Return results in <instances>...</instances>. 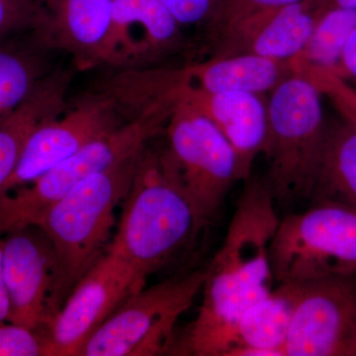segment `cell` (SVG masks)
<instances>
[{
  "instance_id": "cell-1",
  "label": "cell",
  "mask_w": 356,
  "mask_h": 356,
  "mask_svg": "<svg viewBox=\"0 0 356 356\" xmlns=\"http://www.w3.org/2000/svg\"><path fill=\"white\" fill-rule=\"evenodd\" d=\"M245 182L224 242L206 268L197 317L177 341V355H205L248 306L273 290L269 250L280 222L277 203L264 178Z\"/></svg>"
},
{
  "instance_id": "cell-2",
  "label": "cell",
  "mask_w": 356,
  "mask_h": 356,
  "mask_svg": "<svg viewBox=\"0 0 356 356\" xmlns=\"http://www.w3.org/2000/svg\"><path fill=\"white\" fill-rule=\"evenodd\" d=\"M122 203L116 233L107 250L127 261L145 280L200 229L168 149H143Z\"/></svg>"
},
{
  "instance_id": "cell-3",
  "label": "cell",
  "mask_w": 356,
  "mask_h": 356,
  "mask_svg": "<svg viewBox=\"0 0 356 356\" xmlns=\"http://www.w3.org/2000/svg\"><path fill=\"white\" fill-rule=\"evenodd\" d=\"M142 152L86 178L44 211L35 225L50 243L54 259L47 324L108 250L115 211L127 195Z\"/></svg>"
},
{
  "instance_id": "cell-4",
  "label": "cell",
  "mask_w": 356,
  "mask_h": 356,
  "mask_svg": "<svg viewBox=\"0 0 356 356\" xmlns=\"http://www.w3.org/2000/svg\"><path fill=\"white\" fill-rule=\"evenodd\" d=\"M322 97L296 72L269 95L264 179L276 203L311 200L327 128Z\"/></svg>"
},
{
  "instance_id": "cell-5",
  "label": "cell",
  "mask_w": 356,
  "mask_h": 356,
  "mask_svg": "<svg viewBox=\"0 0 356 356\" xmlns=\"http://www.w3.org/2000/svg\"><path fill=\"white\" fill-rule=\"evenodd\" d=\"M278 284L356 275V211L330 203L280 219L269 250Z\"/></svg>"
},
{
  "instance_id": "cell-6",
  "label": "cell",
  "mask_w": 356,
  "mask_h": 356,
  "mask_svg": "<svg viewBox=\"0 0 356 356\" xmlns=\"http://www.w3.org/2000/svg\"><path fill=\"white\" fill-rule=\"evenodd\" d=\"M168 120L165 115L137 117L93 140L31 184L0 196V234L35 226L44 211L86 178L143 151Z\"/></svg>"
},
{
  "instance_id": "cell-7",
  "label": "cell",
  "mask_w": 356,
  "mask_h": 356,
  "mask_svg": "<svg viewBox=\"0 0 356 356\" xmlns=\"http://www.w3.org/2000/svg\"><path fill=\"white\" fill-rule=\"evenodd\" d=\"M205 278L206 269L143 288L89 337L79 356H153L172 353L178 318L191 308Z\"/></svg>"
},
{
  "instance_id": "cell-8",
  "label": "cell",
  "mask_w": 356,
  "mask_h": 356,
  "mask_svg": "<svg viewBox=\"0 0 356 356\" xmlns=\"http://www.w3.org/2000/svg\"><path fill=\"white\" fill-rule=\"evenodd\" d=\"M168 151L181 178L199 228L215 219L234 182L238 159L228 140L202 114L177 103L166 122Z\"/></svg>"
},
{
  "instance_id": "cell-9",
  "label": "cell",
  "mask_w": 356,
  "mask_h": 356,
  "mask_svg": "<svg viewBox=\"0 0 356 356\" xmlns=\"http://www.w3.org/2000/svg\"><path fill=\"white\" fill-rule=\"evenodd\" d=\"M146 286L147 280L127 261L107 250L44 325L48 356H79L89 337Z\"/></svg>"
},
{
  "instance_id": "cell-10",
  "label": "cell",
  "mask_w": 356,
  "mask_h": 356,
  "mask_svg": "<svg viewBox=\"0 0 356 356\" xmlns=\"http://www.w3.org/2000/svg\"><path fill=\"white\" fill-rule=\"evenodd\" d=\"M299 286L285 356H356V275Z\"/></svg>"
},
{
  "instance_id": "cell-11",
  "label": "cell",
  "mask_w": 356,
  "mask_h": 356,
  "mask_svg": "<svg viewBox=\"0 0 356 356\" xmlns=\"http://www.w3.org/2000/svg\"><path fill=\"white\" fill-rule=\"evenodd\" d=\"M118 105L112 95L95 96L60 118L38 126L28 138L15 170L0 189V196L31 184L93 140L121 126Z\"/></svg>"
},
{
  "instance_id": "cell-12",
  "label": "cell",
  "mask_w": 356,
  "mask_h": 356,
  "mask_svg": "<svg viewBox=\"0 0 356 356\" xmlns=\"http://www.w3.org/2000/svg\"><path fill=\"white\" fill-rule=\"evenodd\" d=\"M3 247L4 278L9 300L7 322L30 329L48 322L54 281L50 243L36 226L9 232Z\"/></svg>"
},
{
  "instance_id": "cell-13",
  "label": "cell",
  "mask_w": 356,
  "mask_h": 356,
  "mask_svg": "<svg viewBox=\"0 0 356 356\" xmlns=\"http://www.w3.org/2000/svg\"><path fill=\"white\" fill-rule=\"evenodd\" d=\"M184 44L181 25L159 0H113L105 65L132 70Z\"/></svg>"
},
{
  "instance_id": "cell-14",
  "label": "cell",
  "mask_w": 356,
  "mask_h": 356,
  "mask_svg": "<svg viewBox=\"0 0 356 356\" xmlns=\"http://www.w3.org/2000/svg\"><path fill=\"white\" fill-rule=\"evenodd\" d=\"M173 104L182 103L209 119L229 140L238 159V180L252 177L255 159L264 151L267 135V102L243 91L209 92L184 81L170 93Z\"/></svg>"
},
{
  "instance_id": "cell-15",
  "label": "cell",
  "mask_w": 356,
  "mask_h": 356,
  "mask_svg": "<svg viewBox=\"0 0 356 356\" xmlns=\"http://www.w3.org/2000/svg\"><path fill=\"white\" fill-rule=\"evenodd\" d=\"M32 29L44 46L70 54L84 69L105 65L113 0H34Z\"/></svg>"
},
{
  "instance_id": "cell-16",
  "label": "cell",
  "mask_w": 356,
  "mask_h": 356,
  "mask_svg": "<svg viewBox=\"0 0 356 356\" xmlns=\"http://www.w3.org/2000/svg\"><path fill=\"white\" fill-rule=\"evenodd\" d=\"M318 19L317 0L254 14L220 32L216 56L254 54L280 60H292L303 50Z\"/></svg>"
},
{
  "instance_id": "cell-17",
  "label": "cell",
  "mask_w": 356,
  "mask_h": 356,
  "mask_svg": "<svg viewBox=\"0 0 356 356\" xmlns=\"http://www.w3.org/2000/svg\"><path fill=\"white\" fill-rule=\"evenodd\" d=\"M299 286L278 284L248 306L211 344L207 356H285Z\"/></svg>"
},
{
  "instance_id": "cell-18",
  "label": "cell",
  "mask_w": 356,
  "mask_h": 356,
  "mask_svg": "<svg viewBox=\"0 0 356 356\" xmlns=\"http://www.w3.org/2000/svg\"><path fill=\"white\" fill-rule=\"evenodd\" d=\"M181 70L185 81L209 92L243 91L270 93L295 74L291 60H280L254 54L215 56Z\"/></svg>"
},
{
  "instance_id": "cell-19",
  "label": "cell",
  "mask_w": 356,
  "mask_h": 356,
  "mask_svg": "<svg viewBox=\"0 0 356 356\" xmlns=\"http://www.w3.org/2000/svg\"><path fill=\"white\" fill-rule=\"evenodd\" d=\"M69 83L67 74L44 77L17 109L0 120V189L15 170L33 131L64 110Z\"/></svg>"
},
{
  "instance_id": "cell-20",
  "label": "cell",
  "mask_w": 356,
  "mask_h": 356,
  "mask_svg": "<svg viewBox=\"0 0 356 356\" xmlns=\"http://www.w3.org/2000/svg\"><path fill=\"white\" fill-rule=\"evenodd\" d=\"M310 201L356 211V128L341 117L327 121Z\"/></svg>"
},
{
  "instance_id": "cell-21",
  "label": "cell",
  "mask_w": 356,
  "mask_h": 356,
  "mask_svg": "<svg viewBox=\"0 0 356 356\" xmlns=\"http://www.w3.org/2000/svg\"><path fill=\"white\" fill-rule=\"evenodd\" d=\"M356 29V8L318 10V19L303 50L291 60L293 65H310L337 72L344 47Z\"/></svg>"
},
{
  "instance_id": "cell-22",
  "label": "cell",
  "mask_w": 356,
  "mask_h": 356,
  "mask_svg": "<svg viewBox=\"0 0 356 356\" xmlns=\"http://www.w3.org/2000/svg\"><path fill=\"white\" fill-rule=\"evenodd\" d=\"M42 79L36 58L0 43V120L17 109Z\"/></svg>"
},
{
  "instance_id": "cell-23",
  "label": "cell",
  "mask_w": 356,
  "mask_h": 356,
  "mask_svg": "<svg viewBox=\"0 0 356 356\" xmlns=\"http://www.w3.org/2000/svg\"><path fill=\"white\" fill-rule=\"evenodd\" d=\"M294 70L331 102L339 117L356 128V86L331 70L310 65H296Z\"/></svg>"
},
{
  "instance_id": "cell-24",
  "label": "cell",
  "mask_w": 356,
  "mask_h": 356,
  "mask_svg": "<svg viewBox=\"0 0 356 356\" xmlns=\"http://www.w3.org/2000/svg\"><path fill=\"white\" fill-rule=\"evenodd\" d=\"M8 323H0V356H48L44 327L30 329Z\"/></svg>"
},
{
  "instance_id": "cell-25",
  "label": "cell",
  "mask_w": 356,
  "mask_h": 356,
  "mask_svg": "<svg viewBox=\"0 0 356 356\" xmlns=\"http://www.w3.org/2000/svg\"><path fill=\"white\" fill-rule=\"evenodd\" d=\"M302 0H220L208 23L214 38L220 32L254 14L296 3Z\"/></svg>"
},
{
  "instance_id": "cell-26",
  "label": "cell",
  "mask_w": 356,
  "mask_h": 356,
  "mask_svg": "<svg viewBox=\"0 0 356 356\" xmlns=\"http://www.w3.org/2000/svg\"><path fill=\"white\" fill-rule=\"evenodd\" d=\"M34 0H0V43L14 33L32 28Z\"/></svg>"
},
{
  "instance_id": "cell-27",
  "label": "cell",
  "mask_w": 356,
  "mask_h": 356,
  "mask_svg": "<svg viewBox=\"0 0 356 356\" xmlns=\"http://www.w3.org/2000/svg\"><path fill=\"white\" fill-rule=\"evenodd\" d=\"M181 26L209 23L220 0H159Z\"/></svg>"
},
{
  "instance_id": "cell-28",
  "label": "cell",
  "mask_w": 356,
  "mask_h": 356,
  "mask_svg": "<svg viewBox=\"0 0 356 356\" xmlns=\"http://www.w3.org/2000/svg\"><path fill=\"white\" fill-rule=\"evenodd\" d=\"M334 74L356 86V29L346 42L339 69Z\"/></svg>"
},
{
  "instance_id": "cell-29",
  "label": "cell",
  "mask_w": 356,
  "mask_h": 356,
  "mask_svg": "<svg viewBox=\"0 0 356 356\" xmlns=\"http://www.w3.org/2000/svg\"><path fill=\"white\" fill-rule=\"evenodd\" d=\"M4 240L0 234V323L7 322L9 314V300L4 278Z\"/></svg>"
},
{
  "instance_id": "cell-30",
  "label": "cell",
  "mask_w": 356,
  "mask_h": 356,
  "mask_svg": "<svg viewBox=\"0 0 356 356\" xmlns=\"http://www.w3.org/2000/svg\"><path fill=\"white\" fill-rule=\"evenodd\" d=\"M318 10L332 8V7H343V8H356V0H317Z\"/></svg>"
}]
</instances>
